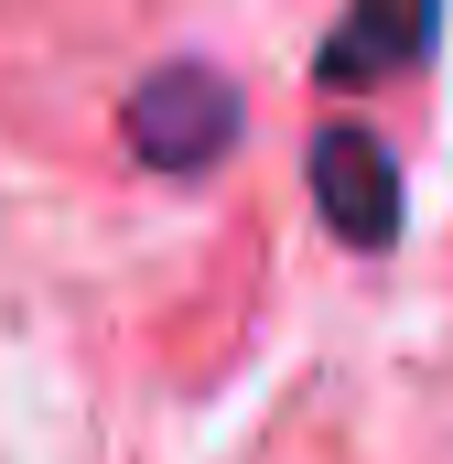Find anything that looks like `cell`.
I'll use <instances>...</instances> for the list:
<instances>
[{"mask_svg": "<svg viewBox=\"0 0 453 464\" xmlns=\"http://www.w3.org/2000/svg\"><path fill=\"white\" fill-rule=\"evenodd\" d=\"M119 130H130V151L151 173H206L226 140H237V87H226L217 65H162V76L130 87Z\"/></svg>", "mask_w": 453, "mask_h": 464, "instance_id": "6da1fadb", "label": "cell"}, {"mask_svg": "<svg viewBox=\"0 0 453 464\" xmlns=\"http://www.w3.org/2000/svg\"><path fill=\"white\" fill-rule=\"evenodd\" d=\"M313 206H324L356 248L400 237V162H389L367 130H324V140H313Z\"/></svg>", "mask_w": 453, "mask_h": 464, "instance_id": "7a4b0ae2", "label": "cell"}, {"mask_svg": "<svg viewBox=\"0 0 453 464\" xmlns=\"http://www.w3.org/2000/svg\"><path fill=\"white\" fill-rule=\"evenodd\" d=\"M432 33H443V0H356L324 44V87H378V76L421 65Z\"/></svg>", "mask_w": 453, "mask_h": 464, "instance_id": "3957f363", "label": "cell"}]
</instances>
